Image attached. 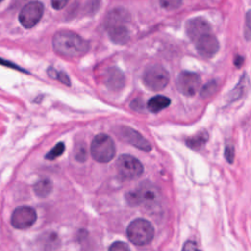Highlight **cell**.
I'll return each instance as SVG.
<instances>
[{
	"instance_id": "obj_1",
	"label": "cell",
	"mask_w": 251,
	"mask_h": 251,
	"mask_svg": "<svg viewBox=\"0 0 251 251\" xmlns=\"http://www.w3.org/2000/svg\"><path fill=\"white\" fill-rule=\"evenodd\" d=\"M55 52L66 58H76L84 55L89 50V42L77 33L70 30L56 32L52 39Z\"/></svg>"
},
{
	"instance_id": "obj_2",
	"label": "cell",
	"mask_w": 251,
	"mask_h": 251,
	"mask_svg": "<svg viewBox=\"0 0 251 251\" xmlns=\"http://www.w3.org/2000/svg\"><path fill=\"white\" fill-rule=\"evenodd\" d=\"M125 198L129 206H145L146 208H154L159 204L161 193L157 186L145 181L139 184L138 187L129 190L126 193Z\"/></svg>"
},
{
	"instance_id": "obj_3",
	"label": "cell",
	"mask_w": 251,
	"mask_h": 251,
	"mask_svg": "<svg viewBox=\"0 0 251 251\" xmlns=\"http://www.w3.org/2000/svg\"><path fill=\"white\" fill-rule=\"evenodd\" d=\"M126 235L131 243L142 246L148 244L153 239L154 227L147 220L135 219L128 225Z\"/></svg>"
},
{
	"instance_id": "obj_4",
	"label": "cell",
	"mask_w": 251,
	"mask_h": 251,
	"mask_svg": "<svg viewBox=\"0 0 251 251\" xmlns=\"http://www.w3.org/2000/svg\"><path fill=\"white\" fill-rule=\"evenodd\" d=\"M92 158L99 163L110 162L116 153V147L113 139L104 133L96 135L90 145Z\"/></svg>"
},
{
	"instance_id": "obj_5",
	"label": "cell",
	"mask_w": 251,
	"mask_h": 251,
	"mask_svg": "<svg viewBox=\"0 0 251 251\" xmlns=\"http://www.w3.org/2000/svg\"><path fill=\"white\" fill-rule=\"evenodd\" d=\"M143 82L147 88L153 91L164 89L170 80L169 73L161 65H151L143 73Z\"/></svg>"
},
{
	"instance_id": "obj_6",
	"label": "cell",
	"mask_w": 251,
	"mask_h": 251,
	"mask_svg": "<svg viewBox=\"0 0 251 251\" xmlns=\"http://www.w3.org/2000/svg\"><path fill=\"white\" fill-rule=\"evenodd\" d=\"M119 176L124 180H132L139 177L143 173L141 162L135 157L124 154L119 157L116 163Z\"/></svg>"
},
{
	"instance_id": "obj_7",
	"label": "cell",
	"mask_w": 251,
	"mask_h": 251,
	"mask_svg": "<svg viewBox=\"0 0 251 251\" xmlns=\"http://www.w3.org/2000/svg\"><path fill=\"white\" fill-rule=\"evenodd\" d=\"M43 4L39 1H31L25 4L19 14V21L25 28L33 27L43 15Z\"/></svg>"
},
{
	"instance_id": "obj_8",
	"label": "cell",
	"mask_w": 251,
	"mask_h": 251,
	"mask_svg": "<svg viewBox=\"0 0 251 251\" xmlns=\"http://www.w3.org/2000/svg\"><path fill=\"white\" fill-rule=\"evenodd\" d=\"M37 219L36 211L28 206L16 208L11 216V225L17 229H26L30 227Z\"/></svg>"
},
{
	"instance_id": "obj_9",
	"label": "cell",
	"mask_w": 251,
	"mask_h": 251,
	"mask_svg": "<svg viewBox=\"0 0 251 251\" xmlns=\"http://www.w3.org/2000/svg\"><path fill=\"white\" fill-rule=\"evenodd\" d=\"M116 131L121 139L138 148L139 150L145 152H150L152 150V145L150 144V142L146 138H144L137 130L129 126H121L117 128Z\"/></svg>"
},
{
	"instance_id": "obj_10",
	"label": "cell",
	"mask_w": 251,
	"mask_h": 251,
	"mask_svg": "<svg viewBox=\"0 0 251 251\" xmlns=\"http://www.w3.org/2000/svg\"><path fill=\"white\" fill-rule=\"evenodd\" d=\"M201 78L196 73L183 71L176 78V87L180 93L186 96H192L200 89Z\"/></svg>"
},
{
	"instance_id": "obj_11",
	"label": "cell",
	"mask_w": 251,
	"mask_h": 251,
	"mask_svg": "<svg viewBox=\"0 0 251 251\" xmlns=\"http://www.w3.org/2000/svg\"><path fill=\"white\" fill-rule=\"evenodd\" d=\"M185 32L192 41L196 42L200 37L211 32V25L203 18H193L186 22Z\"/></svg>"
},
{
	"instance_id": "obj_12",
	"label": "cell",
	"mask_w": 251,
	"mask_h": 251,
	"mask_svg": "<svg viewBox=\"0 0 251 251\" xmlns=\"http://www.w3.org/2000/svg\"><path fill=\"white\" fill-rule=\"evenodd\" d=\"M219 47L218 39L211 33L200 37L196 41L197 52L204 58H212L218 52Z\"/></svg>"
},
{
	"instance_id": "obj_13",
	"label": "cell",
	"mask_w": 251,
	"mask_h": 251,
	"mask_svg": "<svg viewBox=\"0 0 251 251\" xmlns=\"http://www.w3.org/2000/svg\"><path fill=\"white\" fill-rule=\"evenodd\" d=\"M110 39L116 44H125L129 39V31L126 25H117L107 28Z\"/></svg>"
},
{
	"instance_id": "obj_14",
	"label": "cell",
	"mask_w": 251,
	"mask_h": 251,
	"mask_svg": "<svg viewBox=\"0 0 251 251\" xmlns=\"http://www.w3.org/2000/svg\"><path fill=\"white\" fill-rule=\"evenodd\" d=\"M105 83L109 88L114 90H119L123 88L125 84V75L119 69L115 67L110 68L107 71Z\"/></svg>"
},
{
	"instance_id": "obj_15",
	"label": "cell",
	"mask_w": 251,
	"mask_h": 251,
	"mask_svg": "<svg viewBox=\"0 0 251 251\" xmlns=\"http://www.w3.org/2000/svg\"><path fill=\"white\" fill-rule=\"evenodd\" d=\"M128 19V14L124 8H116L109 12L105 18L106 27H110L117 25H125Z\"/></svg>"
},
{
	"instance_id": "obj_16",
	"label": "cell",
	"mask_w": 251,
	"mask_h": 251,
	"mask_svg": "<svg viewBox=\"0 0 251 251\" xmlns=\"http://www.w3.org/2000/svg\"><path fill=\"white\" fill-rule=\"evenodd\" d=\"M171 104V100L163 95H157L149 99L147 102V109L152 113H158Z\"/></svg>"
},
{
	"instance_id": "obj_17",
	"label": "cell",
	"mask_w": 251,
	"mask_h": 251,
	"mask_svg": "<svg viewBox=\"0 0 251 251\" xmlns=\"http://www.w3.org/2000/svg\"><path fill=\"white\" fill-rule=\"evenodd\" d=\"M208 137H209V135H208L207 131L201 130L198 133H196L195 135L188 137L185 140V143L189 148H191L193 150H199L201 147H203L205 145V143L208 140Z\"/></svg>"
},
{
	"instance_id": "obj_18",
	"label": "cell",
	"mask_w": 251,
	"mask_h": 251,
	"mask_svg": "<svg viewBox=\"0 0 251 251\" xmlns=\"http://www.w3.org/2000/svg\"><path fill=\"white\" fill-rule=\"evenodd\" d=\"M52 181L48 178L40 179L33 185V191L38 197H47L52 192Z\"/></svg>"
},
{
	"instance_id": "obj_19",
	"label": "cell",
	"mask_w": 251,
	"mask_h": 251,
	"mask_svg": "<svg viewBox=\"0 0 251 251\" xmlns=\"http://www.w3.org/2000/svg\"><path fill=\"white\" fill-rule=\"evenodd\" d=\"M246 84H247V80H246V76L243 75L241 77V79L239 80L238 84L236 85L235 88L232 89L230 95H229V98L231 101H234L236 99H238L240 96L243 95L245 89H246Z\"/></svg>"
},
{
	"instance_id": "obj_20",
	"label": "cell",
	"mask_w": 251,
	"mask_h": 251,
	"mask_svg": "<svg viewBox=\"0 0 251 251\" xmlns=\"http://www.w3.org/2000/svg\"><path fill=\"white\" fill-rule=\"evenodd\" d=\"M65 151V145L63 142H59L57 143L45 156V158L47 160H55L58 157H60Z\"/></svg>"
},
{
	"instance_id": "obj_21",
	"label": "cell",
	"mask_w": 251,
	"mask_h": 251,
	"mask_svg": "<svg viewBox=\"0 0 251 251\" xmlns=\"http://www.w3.org/2000/svg\"><path fill=\"white\" fill-rule=\"evenodd\" d=\"M216 90H217V83L215 81H209L207 84H205L201 88L200 95L203 98H207V97H210L211 95H213Z\"/></svg>"
},
{
	"instance_id": "obj_22",
	"label": "cell",
	"mask_w": 251,
	"mask_h": 251,
	"mask_svg": "<svg viewBox=\"0 0 251 251\" xmlns=\"http://www.w3.org/2000/svg\"><path fill=\"white\" fill-rule=\"evenodd\" d=\"M159 2L161 7L165 10L173 11L177 9L181 5L182 0H159Z\"/></svg>"
},
{
	"instance_id": "obj_23",
	"label": "cell",
	"mask_w": 251,
	"mask_h": 251,
	"mask_svg": "<svg viewBox=\"0 0 251 251\" xmlns=\"http://www.w3.org/2000/svg\"><path fill=\"white\" fill-rule=\"evenodd\" d=\"M75 157L78 162H84L87 158V151L85 148V145L82 144H78L75 147Z\"/></svg>"
},
{
	"instance_id": "obj_24",
	"label": "cell",
	"mask_w": 251,
	"mask_h": 251,
	"mask_svg": "<svg viewBox=\"0 0 251 251\" xmlns=\"http://www.w3.org/2000/svg\"><path fill=\"white\" fill-rule=\"evenodd\" d=\"M244 35L247 40H251V10H249L245 17Z\"/></svg>"
},
{
	"instance_id": "obj_25",
	"label": "cell",
	"mask_w": 251,
	"mask_h": 251,
	"mask_svg": "<svg viewBox=\"0 0 251 251\" xmlns=\"http://www.w3.org/2000/svg\"><path fill=\"white\" fill-rule=\"evenodd\" d=\"M108 251H130V250L126 243L122 241H116L110 245Z\"/></svg>"
},
{
	"instance_id": "obj_26",
	"label": "cell",
	"mask_w": 251,
	"mask_h": 251,
	"mask_svg": "<svg viewBox=\"0 0 251 251\" xmlns=\"http://www.w3.org/2000/svg\"><path fill=\"white\" fill-rule=\"evenodd\" d=\"M225 158L229 163L232 164L234 160V147L230 144L226 145L225 148Z\"/></svg>"
},
{
	"instance_id": "obj_27",
	"label": "cell",
	"mask_w": 251,
	"mask_h": 251,
	"mask_svg": "<svg viewBox=\"0 0 251 251\" xmlns=\"http://www.w3.org/2000/svg\"><path fill=\"white\" fill-rule=\"evenodd\" d=\"M181 251H200V249L198 248L195 241L188 240L183 244Z\"/></svg>"
},
{
	"instance_id": "obj_28",
	"label": "cell",
	"mask_w": 251,
	"mask_h": 251,
	"mask_svg": "<svg viewBox=\"0 0 251 251\" xmlns=\"http://www.w3.org/2000/svg\"><path fill=\"white\" fill-rule=\"evenodd\" d=\"M99 0H88V2L86 3L87 11L90 13H95V11L99 8Z\"/></svg>"
},
{
	"instance_id": "obj_29",
	"label": "cell",
	"mask_w": 251,
	"mask_h": 251,
	"mask_svg": "<svg viewBox=\"0 0 251 251\" xmlns=\"http://www.w3.org/2000/svg\"><path fill=\"white\" fill-rule=\"evenodd\" d=\"M69 0H51V4L52 7L55 10H61L63 9L67 4H68Z\"/></svg>"
},
{
	"instance_id": "obj_30",
	"label": "cell",
	"mask_w": 251,
	"mask_h": 251,
	"mask_svg": "<svg viewBox=\"0 0 251 251\" xmlns=\"http://www.w3.org/2000/svg\"><path fill=\"white\" fill-rule=\"evenodd\" d=\"M57 79L60 80L62 83H64L65 85H71V81H70V78L68 76V75L64 72H59L58 73V76H57Z\"/></svg>"
},
{
	"instance_id": "obj_31",
	"label": "cell",
	"mask_w": 251,
	"mask_h": 251,
	"mask_svg": "<svg viewBox=\"0 0 251 251\" xmlns=\"http://www.w3.org/2000/svg\"><path fill=\"white\" fill-rule=\"evenodd\" d=\"M0 64H2V65H5V66H7V67H9V68H13V69H16V70H19V71H23V72H25V71H24L23 69H21L19 66L15 65V64H13V63H11V62L5 61L4 59H1V58H0Z\"/></svg>"
},
{
	"instance_id": "obj_32",
	"label": "cell",
	"mask_w": 251,
	"mask_h": 251,
	"mask_svg": "<svg viewBox=\"0 0 251 251\" xmlns=\"http://www.w3.org/2000/svg\"><path fill=\"white\" fill-rule=\"evenodd\" d=\"M242 63H243V58H242V57H240V56H236V57H235V60H234V64H235V66L240 67Z\"/></svg>"
},
{
	"instance_id": "obj_33",
	"label": "cell",
	"mask_w": 251,
	"mask_h": 251,
	"mask_svg": "<svg viewBox=\"0 0 251 251\" xmlns=\"http://www.w3.org/2000/svg\"><path fill=\"white\" fill-rule=\"evenodd\" d=\"M2 1H3V0H0V2H2Z\"/></svg>"
}]
</instances>
